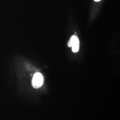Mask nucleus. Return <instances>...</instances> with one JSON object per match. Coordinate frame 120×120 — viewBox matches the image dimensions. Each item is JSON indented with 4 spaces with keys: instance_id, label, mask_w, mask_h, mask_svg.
Segmentation results:
<instances>
[{
    "instance_id": "1",
    "label": "nucleus",
    "mask_w": 120,
    "mask_h": 120,
    "mask_svg": "<svg viewBox=\"0 0 120 120\" xmlns=\"http://www.w3.org/2000/svg\"><path fill=\"white\" fill-rule=\"evenodd\" d=\"M44 77L41 73H36L32 80V85L35 89H38L43 85Z\"/></svg>"
},
{
    "instance_id": "2",
    "label": "nucleus",
    "mask_w": 120,
    "mask_h": 120,
    "mask_svg": "<svg viewBox=\"0 0 120 120\" xmlns=\"http://www.w3.org/2000/svg\"><path fill=\"white\" fill-rule=\"evenodd\" d=\"M79 40L76 35H73L70 39L68 45L72 47V50L74 52H77L79 49Z\"/></svg>"
},
{
    "instance_id": "3",
    "label": "nucleus",
    "mask_w": 120,
    "mask_h": 120,
    "mask_svg": "<svg viewBox=\"0 0 120 120\" xmlns=\"http://www.w3.org/2000/svg\"><path fill=\"white\" fill-rule=\"evenodd\" d=\"M95 1H97V2H98V1H100V0H94Z\"/></svg>"
}]
</instances>
